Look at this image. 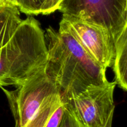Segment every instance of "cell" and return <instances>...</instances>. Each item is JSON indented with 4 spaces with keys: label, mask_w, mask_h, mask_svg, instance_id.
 I'll return each mask as SVG.
<instances>
[{
    "label": "cell",
    "mask_w": 127,
    "mask_h": 127,
    "mask_svg": "<svg viewBox=\"0 0 127 127\" xmlns=\"http://www.w3.org/2000/svg\"><path fill=\"white\" fill-rule=\"evenodd\" d=\"M22 21L17 7H0V48L11 39Z\"/></svg>",
    "instance_id": "cell-9"
},
{
    "label": "cell",
    "mask_w": 127,
    "mask_h": 127,
    "mask_svg": "<svg viewBox=\"0 0 127 127\" xmlns=\"http://www.w3.org/2000/svg\"><path fill=\"white\" fill-rule=\"evenodd\" d=\"M64 110L61 93H58L42 104L25 127H58Z\"/></svg>",
    "instance_id": "cell-7"
},
{
    "label": "cell",
    "mask_w": 127,
    "mask_h": 127,
    "mask_svg": "<svg viewBox=\"0 0 127 127\" xmlns=\"http://www.w3.org/2000/svg\"><path fill=\"white\" fill-rule=\"evenodd\" d=\"M12 91L1 88L8 100L15 120V127H25L42 104L61 93L47 74L45 66Z\"/></svg>",
    "instance_id": "cell-3"
},
{
    "label": "cell",
    "mask_w": 127,
    "mask_h": 127,
    "mask_svg": "<svg viewBox=\"0 0 127 127\" xmlns=\"http://www.w3.org/2000/svg\"><path fill=\"white\" fill-rule=\"evenodd\" d=\"M59 29L71 35L89 55L105 69L112 67L114 41L109 30L102 26L63 15Z\"/></svg>",
    "instance_id": "cell-6"
},
{
    "label": "cell",
    "mask_w": 127,
    "mask_h": 127,
    "mask_svg": "<svg viewBox=\"0 0 127 127\" xmlns=\"http://www.w3.org/2000/svg\"><path fill=\"white\" fill-rule=\"evenodd\" d=\"M46 0H17V8L19 11L28 15L41 14L42 7Z\"/></svg>",
    "instance_id": "cell-10"
},
{
    "label": "cell",
    "mask_w": 127,
    "mask_h": 127,
    "mask_svg": "<svg viewBox=\"0 0 127 127\" xmlns=\"http://www.w3.org/2000/svg\"><path fill=\"white\" fill-rule=\"evenodd\" d=\"M115 57L113 71L115 83L124 91H127V27L114 40Z\"/></svg>",
    "instance_id": "cell-8"
},
{
    "label": "cell",
    "mask_w": 127,
    "mask_h": 127,
    "mask_svg": "<svg viewBox=\"0 0 127 127\" xmlns=\"http://www.w3.org/2000/svg\"><path fill=\"white\" fill-rule=\"evenodd\" d=\"M58 10L63 15L105 27L114 41L127 27V0H63Z\"/></svg>",
    "instance_id": "cell-4"
},
{
    "label": "cell",
    "mask_w": 127,
    "mask_h": 127,
    "mask_svg": "<svg viewBox=\"0 0 127 127\" xmlns=\"http://www.w3.org/2000/svg\"><path fill=\"white\" fill-rule=\"evenodd\" d=\"M113 117H114V112L110 114V117L109 118V120H107V122L106 124H105L104 127H112V126Z\"/></svg>",
    "instance_id": "cell-14"
},
{
    "label": "cell",
    "mask_w": 127,
    "mask_h": 127,
    "mask_svg": "<svg viewBox=\"0 0 127 127\" xmlns=\"http://www.w3.org/2000/svg\"><path fill=\"white\" fill-rule=\"evenodd\" d=\"M116 84L108 81L90 86L77 94L62 95L65 106L86 127H104L114 112V93Z\"/></svg>",
    "instance_id": "cell-5"
},
{
    "label": "cell",
    "mask_w": 127,
    "mask_h": 127,
    "mask_svg": "<svg viewBox=\"0 0 127 127\" xmlns=\"http://www.w3.org/2000/svg\"><path fill=\"white\" fill-rule=\"evenodd\" d=\"M47 58L44 31L39 22L29 16L0 48V88L24 83L45 66Z\"/></svg>",
    "instance_id": "cell-2"
},
{
    "label": "cell",
    "mask_w": 127,
    "mask_h": 127,
    "mask_svg": "<svg viewBox=\"0 0 127 127\" xmlns=\"http://www.w3.org/2000/svg\"><path fill=\"white\" fill-rule=\"evenodd\" d=\"M17 0H0L1 7H17Z\"/></svg>",
    "instance_id": "cell-13"
},
{
    "label": "cell",
    "mask_w": 127,
    "mask_h": 127,
    "mask_svg": "<svg viewBox=\"0 0 127 127\" xmlns=\"http://www.w3.org/2000/svg\"><path fill=\"white\" fill-rule=\"evenodd\" d=\"M58 127H86L81 122L74 114L65 106L63 118Z\"/></svg>",
    "instance_id": "cell-11"
},
{
    "label": "cell",
    "mask_w": 127,
    "mask_h": 127,
    "mask_svg": "<svg viewBox=\"0 0 127 127\" xmlns=\"http://www.w3.org/2000/svg\"><path fill=\"white\" fill-rule=\"evenodd\" d=\"M63 0H46L41 10V14L48 15L58 10L60 4Z\"/></svg>",
    "instance_id": "cell-12"
},
{
    "label": "cell",
    "mask_w": 127,
    "mask_h": 127,
    "mask_svg": "<svg viewBox=\"0 0 127 127\" xmlns=\"http://www.w3.org/2000/svg\"><path fill=\"white\" fill-rule=\"evenodd\" d=\"M47 58L45 71L62 95L77 94L90 86L109 81L106 69L95 62L66 31L52 27L45 32Z\"/></svg>",
    "instance_id": "cell-1"
}]
</instances>
